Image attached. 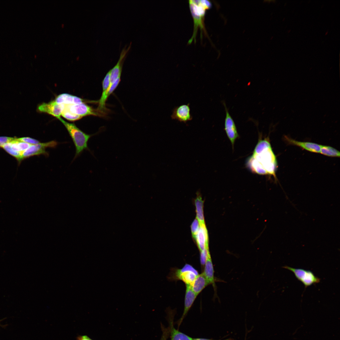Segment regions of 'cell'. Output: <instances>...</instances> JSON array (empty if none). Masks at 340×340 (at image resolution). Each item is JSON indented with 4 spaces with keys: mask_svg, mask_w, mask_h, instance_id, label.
<instances>
[{
    "mask_svg": "<svg viewBox=\"0 0 340 340\" xmlns=\"http://www.w3.org/2000/svg\"><path fill=\"white\" fill-rule=\"evenodd\" d=\"M247 161V166L254 173L275 177L277 161L267 138L259 140Z\"/></svg>",
    "mask_w": 340,
    "mask_h": 340,
    "instance_id": "obj_1",
    "label": "cell"
},
{
    "mask_svg": "<svg viewBox=\"0 0 340 340\" xmlns=\"http://www.w3.org/2000/svg\"><path fill=\"white\" fill-rule=\"evenodd\" d=\"M189 3L190 11L193 19L194 27L193 34L189 40L188 44L194 40L196 42V37L198 30L201 31V38L202 37V30L205 31L204 26V18L206 10L211 7V4L208 0H190Z\"/></svg>",
    "mask_w": 340,
    "mask_h": 340,
    "instance_id": "obj_2",
    "label": "cell"
},
{
    "mask_svg": "<svg viewBox=\"0 0 340 340\" xmlns=\"http://www.w3.org/2000/svg\"><path fill=\"white\" fill-rule=\"evenodd\" d=\"M64 125L67 130L74 144L76 153L74 159L79 156L84 150L90 151L88 142L90 137L99 133L93 134H87L80 129L74 124L65 121L60 117L56 118Z\"/></svg>",
    "mask_w": 340,
    "mask_h": 340,
    "instance_id": "obj_3",
    "label": "cell"
},
{
    "mask_svg": "<svg viewBox=\"0 0 340 340\" xmlns=\"http://www.w3.org/2000/svg\"><path fill=\"white\" fill-rule=\"evenodd\" d=\"M58 144V142L52 140L44 143H41L31 145L27 149L21 153V160L34 156L41 155L48 156V153L46 151L48 148H55Z\"/></svg>",
    "mask_w": 340,
    "mask_h": 340,
    "instance_id": "obj_4",
    "label": "cell"
},
{
    "mask_svg": "<svg viewBox=\"0 0 340 340\" xmlns=\"http://www.w3.org/2000/svg\"><path fill=\"white\" fill-rule=\"evenodd\" d=\"M283 267L292 272L298 280L302 282L306 287L320 282V279L310 271L287 266Z\"/></svg>",
    "mask_w": 340,
    "mask_h": 340,
    "instance_id": "obj_5",
    "label": "cell"
},
{
    "mask_svg": "<svg viewBox=\"0 0 340 340\" xmlns=\"http://www.w3.org/2000/svg\"><path fill=\"white\" fill-rule=\"evenodd\" d=\"M174 272L175 279L182 280L186 285L190 286L199 274L196 269L189 264H185L181 269H176Z\"/></svg>",
    "mask_w": 340,
    "mask_h": 340,
    "instance_id": "obj_6",
    "label": "cell"
},
{
    "mask_svg": "<svg viewBox=\"0 0 340 340\" xmlns=\"http://www.w3.org/2000/svg\"><path fill=\"white\" fill-rule=\"evenodd\" d=\"M223 103L225 111L224 130L232 144L233 149L235 142L236 139L239 137V135L235 122L229 112L225 103L223 101Z\"/></svg>",
    "mask_w": 340,
    "mask_h": 340,
    "instance_id": "obj_7",
    "label": "cell"
},
{
    "mask_svg": "<svg viewBox=\"0 0 340 340\" xmlns=\"http://www.w3.org/2000/svg\"><path fill=\"white\" fill-rule=\"evenodd\" d=\"M66 105V104H65ZM70 111L71 112L78 115L82 117L84 116L93 115L96 116H104L97 109L94 110L83 103L77 105H66Z\"/></svg>",
    "mask_w": 340,
    "mask_h": 340,
    "instance_id": "obj_8",
    "label": "cell"
},
{
    "mask_svg": "<svg viewBox=\"0 0 340 340\" xmlns=\"http://www.w3.org/2000/svg\"><path fill=\"white\" fill-rule=\"evenodd\" d=\"M190 110L189 103L176 107L173 110L171 118L186 123L192 119Z\"/></svg>",
    "mask_w": 340,
    "mask_h": 340,
    "instance_id": "obj_9",
    "label": "cell"
},
{
    "mask_svg": "<svg viewBox=\"0 0 340 340\" xmlns=\"http://www.w3.org/2000/svg\"><path fill=\"white\" fill-rule=\"evenodd\" d=\"M63 107V104H58L54 100L47 103H42L38 105L37 109L40 112L48 114L57 118L61 115Z\"/></svg>",
    "mask_w": 340,
    "mask_h": 340,
    "instance_id": "obj_10",
    "label": "cell"
},
{
    "mask_svg": "<svg viewBox=\"0 0 340 340\" xmlns=\"http://www.w3.org/2000/svg\"><path fill=\"white\" fill-rule=\"evenodd\" d=\"M130 46L131 44L128 48L126 47L122 50L118 62L115 66L110 70V85L118 78L121 77L123 61L130 49Z\"/></svg>",
    "mask_w": 340,
    "mask_h": 340,
    "instance_id": "obj_11",
    "label": "cell"
},
{
    "mask_svg": "<svg viewBox=\"0 0 340 340\" xmlns=\"http://www.w3.org/2000/svg\"><path fill=\"white\" fill-rule=\"evenodd\" d=\"M197 296L191 289V286L186 285L184 309L182 315L178 322L179 326L191 307Z\"/></svg>",
    "mask_w": 340,
    "mask_h": 340,
    "instance_id": "obj_12",
    "label": "cell"
},
{
    "mask_svg": "<svg viewBox=\"0 0 340 340\" xmlns=\"http://www.w3.org/2000/svg\"><path fill=\"white\" fill-rule=\"evenodd\" d=\"M200 225L199 230L195 240L201 253L206 249H208L209 247L208 233L205 224Z\"/></svg>",
    "mask_w": 340,
    "mask_h": 340,
    "instance_id": "obj_13",
    "label": "cell"
},
{
    "mask_svg": "<svg viewBox=\"0 0 340 340\" xmlns=\"http://www.w3.org/2000/svg\"><path fill=\"white\" fill-rule=\"evenodd\" d=\"M209 285H212L215 290L216 288L215 280L214 276V269L212 259L209 252L207 256L204 264L203 272Z\"/></svg>",
    "mask_w": 340,
    "mask_h": 340,
    "instance_id": "obj_14",
    "label": "cell"
},
{
    "mask_svg": "<svg viewBox=\"0 0 340 340\" xmlns=\"http://www.w3.org/2000/svg\"><path fill=\"white\" fill-rule=\"evenodd\" d=\"M110 70L107 73L102 82V92L101 97L98 101L99 105L97 110L104 115L106 112V103L104 99L110 85Z\"/></svg>",
    "mask_w": 340,
    "mask_h": 340,
    "instance_id": "obj_15",
    "label": "cell"
},
{
    "mask_svg": "<svg viewBox=\"0 0 340 340\" xmlns=\"http://www.w3.org/2000/svg\"><path fill=\"white\" fill-rule=\"evenodd\" d=\"M285 139L290 144L300 147L311 152L315 153H320V152L321 145L310 142L298 141L287 136H285Z\"/></svg>",
    "mask_w": 340,
    "mask_h": 340,
    "instance_id": "obj_16",
    "label": "cell"
},
{
    "mask_svg": "<svg viewBox=\"0 0 340 340\" xmlns=\"http://www.w3.org/2000/svg\"><path fill=\"white\" fill-rule=\"evenodd\" d=\"M168 317L170 340H192V338L176 329L173 325V315L170 314Z\"/></svg>",
    "mask_w": 340,
    "mask_h": 340,
    "instance_id": "obj_17",
    "label": "cell"
},
{
    "mask_svg": "<svg viewBox=\"0 0 340 340\" xmlns=\"http://www.w3.org/2000/svg\"><path fill=\"white\" fill-rule=\"evenodd\" d=\"M208 285L209 284L202 272L196 276L191 287L198 296Z\"/></svg>",
    "mask_w": 340,
    "mask_h": 340,
    "instance_id": "obj_18",
    "label": "cell"
},
{
    "mask_svg": "<svg viewBox=\"0 0 340 340\" xmlns=\"http://www.w3.org/2000/svg\"><path fill=\"white\" fill-rule=\"evenodd\" d=\"M55 101L59 104L77 105L83 103V100L81 98L65 93L59 95Z\"/></svg>",
    "mask_w": 340,
    "mask_h": 340,
    "instance_id": "obj_19",
    "label": "cell"
},
{
    "mask_svg": "<svg viewBox=\"0 0 340 340\" xmlns=\"http://www.w3.org/2000/svg\"><path fill=\"white\" fill-rule=\"evenodd\" d=\"M197 197L195 201L196 214V218L198 220L200 224H205L203 215V201L199 192L197 193Z\"/></svg>",
    "mask_w": 340,
    "mask_h": 340,
    "instance_id": "obj_20",
    "label": "cell"
},
{
    "mask_svg": "<svg viewBox=\"0 0 340 340\" xmlns=\"http://www.w3.org/2000/svg\"><path fill=\"white\" fill-rule=\"evenodd\" d=\"M320 153L329 156L339 157L340 156V153L339 151L330 146L321 145Z\"/></svg>",
    "mask_w": 340,
    "mask_h": 340,
    "instance_id": "obj_21",
    "label": "cell"
},
{
    "mask_svg": "<svg viewBox=\"0 0 340 340\" xmlns=\"http://www.w3.org/2000/svg\"><path fill=\"white\" fill-rule=\"evenodd\" d=\"M63 109L61 115L66 119L70 121H75L81 119L82 117L71 112L66 105L63 104Z\"/></svg>",
    "mask_w": 340,
    "mask_h": 340,
    "instance_id": "obj_22",
    "label": "cell"
},
{
    "mask_svg": "<svg viewBox=\"0 0 340 340\" xmlns=\"http://www.w3.org/2000/svg\"><path fill=\"white\" fill-rule=\"evenodd\" d=\"M2 148L8 153L15 157L19 161H21V153L13 150L11 148L9 143L4 144L2 147Z\"/></svg>",
    "mask_w": 340,
    "mask_h": 340,
    "instance_id": "obj_23",
    "label": "cell"
},
{
    "mask_svg": "<svg viewBox=\"0 0 340 340\" xmlns=\"http://www.w3.org/2000/svg\"><path fill=\"white\" fill-rule=\"evenodd\" d=\"M120 78H118L115 81L110 85L104 99V101L105 103L108 98L114 92L119 84L121 80Z\"/></svg>",
    "mask_w": 340,
    "mask_h": 340,
    "instance_id": "obj_24",
    "label": "cell"
},
{
    "mask_svg": "<svg viewBox=\"0 0 340 340\" xmlns=\"http://www.w3.org/2000/svg\"><path fill=\"white\" fill-rule=\"evenodd\" d=\"M200 226V223L197 219L196 218L193 222L191 226L192 235L194 239L199 230Z\"/></svg>",
    "mask_w": 340,
    "mask_h": 340,
    "instance_id": "obj_25",
    "label": "cell"
},
{
    "mask_svg": "<svg viewBox=\"0 0 340 340\" xmlns=\"http://www.w3.org/2000/svg\"><path fill=\"white\" fill-rule=\"evenodd\" d=\"M161 327L162 334L160 340H167L170 336L169 327H166L162 324H161Z\"/></svg>",
    "mask_w": 340,
    "mask_h": 340,
    "instance_id": "obj_26",
    "label": "cell"
},
{
    "mask_svg": "<svg viewBox=\"0 0 340 340\" xmlns=\"http://www.w3.org/2000/svg\"><path fill=\"white\" fill-rule=\"evenodd\" d=\"M17 139L20 141L27 143L31 145L35 144L40 142L38 140L29 137H24L17 138Z\"/></svg>",
    "mask_w": 340,
    "mask_h": 340,
    "instance_id": "obj_27",
    "label": "cell"
},
{
    "mask_svg": "<svg viewBox=\"0 0 340 340\" xmlns=\"http://www.w3.org/2000/svg\"><path fill=\"white\" fill-rule=\"evenodd\" d=\"M15 139V138L12 137L0 136V147H2L4 144L12 142Z\"/></svg>",
    "mask_w": 340,
    "mask_h": 340,
    "instance_id": "obj_28",
    "label": "cell"
},
{
    "mask_svg": "<svg viewBox=\"0 0 340 340\" xmlns=\"http://www.w3.org/2000/svg\"><path fill=\"white\" fill-rule=\"evenodd\" d=\"M76 340H92L86 335L79 336L76 337Z\"/></svg>",
    "mask_w": 340,
    "mask_h": 340,
    "instance_id": "obj_29",
    "label": "cell"
},
{
    "mask_svg": "<svg viewBox=\"0 0 340 340\" xmlns=\"http://www.w3.org/2000/svg\"><path fill=\"white\" fill-rule=\"evenodd\" d=\"M233 340L234 339H232V338H227V339H223V340L222 339L216 340V339H208V338H192V340Z\"/></svg>",
    "mask_w": 340,
    "mask_h": 340,
    "instance_id": "obj_30",
    "label": "cell"
},
{
    "mask_svg": "<svg viewBox=\"0 0 340 340\" xmlns=\"http://www.w3.org/2000/svg\"><path fill=\"white\" fill-rule=\"evenodd\" d=\"M2 320H0V326H1V325L0 324V322Z\"/></svg>",
    "mask_w": 340,
    "mask_h": 340,
    "instance_id": "obj_31",
    "label": "cell"
}]
</instances>
